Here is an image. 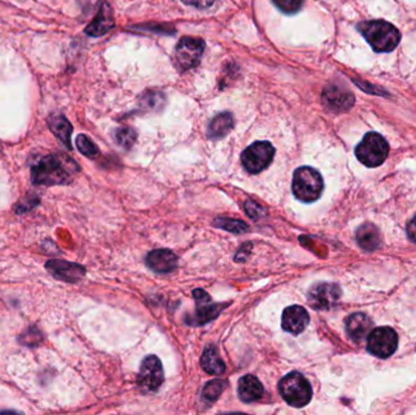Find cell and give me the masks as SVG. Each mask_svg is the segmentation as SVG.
Instances as JSON below:
<instances>
[{
	"label": "cell",
	"mask_w": 416,
	"mask_h": 415,
	"mask_svg": "<svg viewBox=\"0 0 416 415\" xmlns=\"http://www.w3.org/2000/svg\"><path fill=\"white\" fill-rule=\"evenodd\" d=\"M78 164L65 154H49L38 160L31 167V182L36 187L66 185L74 181Z\"/></svg>",
	"instance_id": "1"
},
{
	"label": "cell",
	"mask_w": 416,
	"mask_h": 415,
	"mask_svg": "<svg viewBox=\"0 0 416 415\" xmlns=\"http://www.w3.org/2000/svg\"><path fill=\"white\" fill-rule=\"evenodd\" d=\"M358 28L376 52H393L402 38L397 28L384 20L361 22Z\"/></svg>",
	"instance_id": "2"
},
{
	"label": "cell",
	"mask_w": 416,
	"mask_h": 415,
	"mask_svg": "<svg viewBox=\"0 0 416 415\" xmlns=\"http://www.w3.org/2000/svg\"><path fill=\"white\" fill-rule=\"evenodd\" d=\"M323 177L314 168L303 166L297 168L292 179V192L297 200L314 202L323 192Z\"/></svg>",
	"instance_id": "3"
},
{
	"label": "cell",
	"mask_w": 416,
	"mask_h": 415,
	"mask_svg": "<svg viewBox=\"0 0 416 415\" xmlns=\"http://www.w3.org/2000/svg\"><path fill=\"white\" fill-rule=\"evenodd\" d=\"M279 392L287 405L295 408L307 406L313 396L310 381L298 372H291L280 380Z\"/></svg>",
	"instance_id": "4"
},
{
	"label": "cell",
	"mask_w": 416,
	"mask_h": 415,
	"mask_svg": "<svg viewBox=\"0 0 416 415\" xmlns=\"http://www.w3.org/2000/svg\"><path fill=\"white\" fill-rule=\"evenodd\" d=\"M389 146L384 136L370 132L356 148V159L366 167H379L389 156Z\"/></svg>",
	"instance_id": "5"
},
{
	"label": "cell",
	"mask_w": 416,
	"mask_h": 415,
	"mask_svg": "<svg viewBox=\"0 0 416 415\" xmlns=\"http://www.w3.org/2000/svg\"><path fill=\"white\" fill-rule=\"evenodd\" d=\"M204 44L201 38L183 37L176 44L174 52V64L176 69L188 71L199 65L201 57L204 55Z\"/></svg>",
	"instance_id": "6"
},
{
	"label": "cell",
	"mask_w": 416,
	"mask_h": 415,
	"mask_svg": "<svg viewBox=\"0 0 416 415\" xmlns=\"http://www.w3.org/2000/svg\"><path fill=\"white\" fill-rule=\"evenodd\" d=\"M275 149L269 141H256L244 150L241 154V162L247 172L256 174L272 164Z\"/></svg>",
	"instance_id": "7"
},
{
	"label": "cell",
	"mask_w": 416,
	"mask_h": 415,
	"mask_svg": "<svg viewBox=\"0 0 416 415\" xmlns=\"http://www.w3.org/2000/svg\"><path fill=\"white\" fill-rule=\"evenodd\" d=\"M398 347L397 332L392 328H376L368 335V351L379 358L392 356Z\"/></svg>",
	"instance_id": "8"
},
{
	"label": "cell",
	"mask_w": 416,
	"mask_h": 415,
	"mask_svg": "<svg viewBox=\"0 0 416 415\" xmlns=\"http://www.w3.org/2000/svg\"><path fill=\"white\" fill-rule=\"evenodd\" d=\"M165 380L161 360L156 356H148L141 363L139 372L138 385L144 391H158Z\"/></svg>",
	"instance_id": "9"
},
{
	"label": "cell",
	"mask_w": 416,
	"mask_h": 415,
	"mask_svg": "<svg viewBox=\"0 0 416 415\" xmlns=\"http://www.w3.org/2000/svg\"><path fill=\"white\" fill-rule=\"evenodd\" d=\"M341 295L342 291L338 284L318 283L310 288L308 293V302L314 309L325 311L338 304Z\"/></svg>",
	"instance_id": "10"
},
{
	"label": "cell",
	"mask_w": 416,
	"mask_h": 415,
	"mask_svg": "<svg viewBox=\"0 0 416 415\" xmlns=\"http://www.w3.org/2000/svg\"><path fill=\"white\" fill-rule=\"evenodd\" d=\"M196 301V313L194 317L188 321V324L191 325H204L206 323L212 321L221 313L224 304H213L211 296L202 289H196L194 293Z\"/></svg>",
	"instance_id": "11"
},
{
	"label": "cell",
	"mask_w": 416,
	"mask_h": 415,
	"mask_svg": "<svg viewBox=\"0 0 416 415\" xmlns=\"http://www.w3.org/2000/svg\"><path fill=\"white\" fill-rule=\"evenodd\" d=\"M46 271L55 279L74 284L85 276V268L78 263L64 260H49L46 263Z\"/></svg>",
	"instance_id": "12"
},
{
	"label": "cell",
	"mask_w": 416,
	"mask_h": 415,
	"mask_svg": "<svg viewBox=\"0 0 416 415\" xmlns=\"http://www.w3.org/2000/svg\"><path fill=\"white\" fill-rule=\"evenodd\" d=\"M321 98L325 108L333 112L347 111L354 104V95L338 85H328Z\"/></svg>",
	"instance_id": "13"
},
{
	"label": "cell",
	"mask_w": 416,
	"mask_h": 415,
	"mask_svg": "<svg viewBox=\"0 0 416 415\" xmlns=\"http://www.w3.org/2000/svg\"><path fill=\"white\" fill-rule=\"evenodd\" d=\"M310 324V314L302 306H290L282 312V327L285 332L298 335Z\"/></svg>",
	"instance_id": "14"
},
{
	"label": "cell",
	"mask_w": 416,
	"mask_h": 415,
	"mask_svg": "<svg viewBox=\"0 0 416 415\" xmlns=\"http://www.w3.org/2000/svg\"><path fill=\"white\" fill-rule=\"evenodd\" d=\"M146 265L156 273H169L178 267V257L166 248L153 250L146 256Z\"/></svg>",
	"instance_id": "15"
},
{
	"label": "cell",
	"mask_w": 416,
	"mask_h": 415,
	"mask_svg": "<svg viewBox=\"0 0 416 415\" xmlns=\"http://www.w3.org/2000/svg\"><path fill=\"white\" fill-rule=\"evenodd\" d=\"M115 26V20L110 5L104 3L97 16L85 28V33L90 37H102Z\"/></svg>",
	"instance_id": "16"
},
{
	"label": "cell",
	"mask_w": 416,
	"mask_h": 415,
	"mask_svg": "<svg viewBox=\"0 0 416 415\" xmlns=\"http://www.w3.org/2000/svg\"><path fill=\"white\" fill-rule=\"evenodd\" d=\"M373 328V322L364 313H354L346 319L347 334L352 340L361 342L368 337Z\"/></svg>",
	"instance_id": "17"
},
{
	"label": "cell",
	"mask_w": 416,
	"mask_h": 415,
	"mask_svg": "<svg viewBox=\"0 0 416 415\" xmlns=\"http://www.w3.org/2000/svg\"><path fill=\"white\" fill-rule=\"evenodd\" d=\"M46 123L50 128V131L54 133V136L59 138L67 149L72 150L71 136L74 132V127L69 123V120L64 115L54 113V115L48 117Z\"/></svg>",
	"instance_id": "18"
},
{
	"label": "cell",
	"mask_w": 416,
	"mask_h": 415,
	"mask_svg": "<svg viewBox=\"0 0 416 415\" xmlns=\"http://www.w3.org/2000/svg\"><path fill=\"white\" fill-rule=\"evenodd\" d=\"M237 392L241 401L252 403L263 396L264 388L262 383L256 377L245 375L239 380Z\"/></svg>",
	"instance_id": "19"
},
{
	"label": "cell",
	"mask_w": 416,
	"mask_h": 415,
	"mask_svg": "<svg viewBox=\"0 0 416 415\" xmlns=\"http://www.w3.org/2000/svg\"><path fill=\"white\" fill-rule=\"evenodd\" d=\"M234 116L230 112H222L208 125L207 136L213 140L223 139L234 128Z\"/></svg>",
	"instance_id": "20"
},
{
	"label": "cell",
	"mask_w": 416,
	"mask_h": 415,
	"mask_svg": "<svg viewBox=\"0 0 416 415\" xmlns=\"http://www.w3.org/2000/svg\"><path fill=\"white\" fill-rule=\"evenodd\" d=\"M358 245L366 251H375L381 245V235L379 229L374 224L366 223L356 232Z\"/></svg>",
	"instance_id": "21"
},
{
	"label": "cell",
	"mask_w": 416,
	"mask_h": 415,
	"mask_svg": "<svg viewBox=\"0 0 416 415\" xmlns=\"http://www.w3.org/2000/svg\"><path fill=\"white\" fill-rule=\"evenodd\" d=\"M201 365L211 375H221L226 372V363L214 346H208L201 357Z\"/></svg>",
	"instance_id": "22"
},
{
	"label": "cell",
	"mask_w": 416,
	"mask_h": 415,
	"mask_svg": "<svg viewBox=\"0 0 416 415\" xmlns=\"http://www.w3.org/2000/svg\"><path fill=\"white\" fill-rule=\"evenodd\" d=\"M165 104H166V97L161 92H156V90H148L140 98L141 108L148 111H160L165 106Z\"/></svg>",
	"instance_id": "23"
},
{
	"label": "cell",
	"mask_w": 416,
	"mask_h": 415,
	"mask_svg": "<svg viewBox=\"0 0 416 415\" xmlns=\"http://www.w3.org/2000/svg\"><path fill=\"white\" fill-rule=\"evenodd\" d=\"M20 344L27 347H38L44 342V334L38 327H28L18 337Z\"/></svg>",
	"instance_id": "24"
},
{
	"label": "cell",
	"mask_w": 416,
	"mask_h": 415,
	"mask_svg": "<svg viewBox=\"0 0 416 415\" xmlns=\"http://www.w3.org/2000/svg\"><path fill=\"white\" fill-rule=\"evenodd\" d=\"M226 388H227V381L219 380V379L212 380V381L206 384V386L202 390V398L208 403L217 401Z\"/></svg>",
	"instance_id": "25"
},
{
	"label": "cell",
	"mask_w": 416,
	"mask_h": 415,
	"mask_svg": "<svg viewBox=\"0 0 416 415\" xmlns=\"http://www.w3.org/2000/svg\"><path fill=\"white\" fill-rule=\"evenodd\" d=\"M214 227L234 234L245 233L249 229V225L245 222L240 220H233V218H217L214 220Z\"/></svg>",
	"instance_id": "26"
},
{
	"label": "cell",
	"mask_w": 416,
	"mask_h": 415,
	"mask_svg": "<svg viewBox=\"0 0 416 415\" xmlns=\"http://www.w3.org/2000/svg\"><path fill=\"white\" fill-rule=\"evenodd\" d=\"M115 139L117 144L125 148V149H130L134 145L135 140H137V133L134 129H132L130 127H122L118 128L115 133Z\"/></svg>",
	"instance_id": "27"
},
{
	"label": "cell",
	"mask_w": 416,
	"mask_h": 415,
	"mask_svg": "<svg viewBox=\"0 0 416 415\" xmlns=\"http://www.w3.org/2000/svg\"><path fill=\"white\" fill-rule=\"evenodd\" d=\"M76 145H77V149L79 150L81 154L90 157V159L95 157L99 154V148L92 143V140L89 139L88 136H84V134H79L77 136Z\"/></svg>",
	"instance_id": "28"
},
{
	"label": "cell",
	"mask_w": 416,
	"mask_h": 415,
	"mask_svg": "<svg viewBox=\"0 0 416 415\" xmlns=\"http://www.w3.org/2000/svg\"><path fill=\"white\" fill-rule=\"evenodd\" d=\"M277 9L287 15L298 13L305 4V0H273Z\"/></svg>",
	"instance_id": "29"
},
{
	"label": "cell",
	"mask_w": 416,
	"mask_h": 415,
	"mask_svg": "<svg viewBox=\"0 0 416 415\" xmlns=\"http://www.w3.org/2000/svg\"><path fill=\"white\" fill-rule=\"evenodd\" d=\"M37 205H39V197L36 195H27L26 196V199L19 201L16 204V206H15V212L18 215H23L26 212H29V211L34 209Z\"/></svg>",
	"instance_id": "30"
},
{
	"label": "cell",
	"mask_w": 416,
	"mask_h": 415,
	"mask_svg": "<svg viewBox=\"0 0 416 415\" xmlns=\"http://www.w3.org/2000/svg\"><path fill=\"white\" fill-rule=\"evenodd\" d=\"M185 5H190V6H195L199 9H207L209 6L214 4L216 0H181Z\"/></svg>",
	"instance_id": "31"
},
{
	"label": "cell",
	"mask_w": 416,
	"mask_h": 415,
	"mask_svg": "<svg viewBox=\"0 0 416 415\" xmlns=\"http://www.w3.org/2000/svg\"><path fill=\"white\" fill-rule=\"evenodd\" d=\"M407 233L412 243H416V216L408 224Z\"/></svg>",
	"instance_id": "32"
}]
</instances>
